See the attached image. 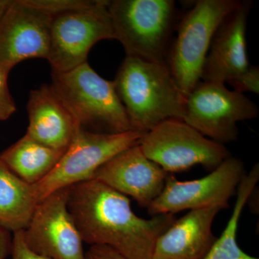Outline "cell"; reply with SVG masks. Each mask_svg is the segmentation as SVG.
<instances>
[{
  "label": "cell",
  "instance_id": "3957f363",
  "mask_svg": "<svg viewBox=\"0 0 259 259\" xmlns=\"http://www.w3.org/2000/svg\"><path fill=\"white\" fill-rule=\"evenodd\" d=\"M51 86L81 128L99 134L132 131L113 81L97 74L88 62L64 73H52Z\"/></svg>",
  "mask_w": 259,
  "mask_h": 259
},
{
  "label": "cell",
  "instance_id": "8fae6325",
  "mask_svg": "<svg viewBox=\"0 0 259 259\" xmlns=\"http://www.w3.org/2000/svg\"><path fill=\"white\" fill-rule=\"evenodd\" d=\"M70 187L53 192L35 207L23 233L32 252L49 259H83V241L68 208Z\"/></svg>",
  "mask_w": 259,
  "mask_h": 259
},
{
  "label": "cell",
  "instance_id": "5bb4252c",
  "mask_svg": "<svg viewBox=\"0 0 259 259\" xmlns=\"http://www.w3.org/2000/svg\"><path fill=\"white\" fill-rule=\"evenodd\" d=\"M251 5L242 2L218 27L204 61L201 77L203 81L229 83L250 66L245 33Z\"/></svg>",
  "mask_w": 259,
  "mask_h": 259
},
{
  "label": "cell",
  "instance_id": "2e32d148",
  "mask_svg": "<svg viewBox=\"0 0 259 259\" xmlns=\"http://www.w3.org/2000/svg\"><path fill=\"white\" fill-rule=\"evenodd\" d=\"M27 110L26 134L53 149L65 152L81 128L51 84L30 92Z\"/></svg>",
  "mask_w": 259,
  "mask_h": 259
},
{
  "label": "cell",
  "instance_id": "7c38bea8",
  "mask_svg": "<svg viewBox=\"0 0 259 259\" xmlns=\"http://www.w3.org/2000/svg\"><path fill=\"white\" fill-rule=\"evenodd\" d=\"M53 18L31 0H11L0 20V68L9 74L26 59H47Z\"/></svg>",
  "mask_w": 259,
  "mask_h": 259
},
{
  "label": "cell",
  "instance_id": "603a6c76",
  "mask_svg": "<svg viewBox=\"0 0 259 259\" xmlns=\"http://www.w3.org/2000/svg\"><path fill=\"white\" fill-rule=\"evenodd\" d=\"M11 254L13 259H49L29 249L24 241L23 231L14 233L12 239Z\"/></svg>",
  "mask_w": 259,
  "mask_h": 259
},
{
  "label": "cell",
  "instance_id": "7a4b0ae2",
  "mask_svg": "<svg viewBox=\"0 0 259 259\" xmlns=\"http://www.w3.org/2000/svg\"><path fill=\"white\" fill-rule=\"evenodd\" d=\"M113 83L132 131L146 134L163 121H183L187 97L166 63L126 56Z\"/></svg>",
  "mask_w": 259,
  "mask_h": 259
},
{
  "label": "cell",
  "instance_id": "9a60e30c",
  "mask_svg": "<svg viewBox=\"0 0 259 259\" xmlns=\"http://www.w3.org/2000/svg\"><path fill=\"white\" fill-rule=\"evenodd\" d=\"M223 206L192 209L158 237L153 259H203L217 237L212 226Z\"/></svg>",
  "mask_w": 259,
  "mask_h": 259
},
{
  "label": "cell",
  "instance_id": "8992f818",
  "mask_svg": "<svg viewBox=\"0 0 259 259\" xmlns=\"http://www.w3.org/2000/svg\"><path fill=\"white\" fill-rule=\"evenodd\" d=\"M144 135L134 131L99 134L80 128L52 171L32 185L37 202L56 191L93 180L102 165L122 151L139 145Z\"/></svg>",
  "mask_w": 259,
  "mask_h": 259
},
{
  "label": "cell",
  "instance_id": "484cf974",
  "mask_svg": "<svg viewBox=\"0 0 259 259\" xmlns=\"http://www.w3.org/2000/svg\"><path fill=\"white\" fill-rule=\"evenodd\" d=\"M11 0H0V20L3 18L5 12L9 6Z\"/></svg>",
  "mask_w": 259,
  "mask_h": 259
},
{
  "label": "cell",
  "instance_id": "4fadbf2b",
  "mask_svg": "<svg viewBox=\"0 0 259 259\" xmlns=\"http://www.w3.org/2000/svg\"><path fill=\"white\" fill-rule=\"evenodd\" d=\"M169 174L148 159L139 145L127 148L102 165L96 180L148 208L164 187Z\"/></svg>",
  "mask_w": 259,
  "mask_h": 259
},
{
  "label": "cell",
  "instance_id": "30bf717a",
  "mask_svg": "<svg viewBox=\"0 0 259 259\" xmlns=\"http://www.w3.org/2000/svg\"><path fill=\"white\" fill-rule=\"evenodd\" d=\"M245 174L244 163L231 156L198 180L180 181L168 175L163 191L148 207V212L154 216L212 206L226 209Z\"/></svg>",
  "mask_w": 259,
  "mask_h": 259
},
{
  "label": "cell",
  "instance_id": "d4e9b609",
  "mask_svg": "<svg viewBox=\"0 0 259 259\" xmlns=\"http://www.w3.org/2000/svg\"><path fill=\"white\" fill-rule=\"evenodd\" d=\"M12 238L10 232L0 227V259L11 254Z\"/></svg>",
  "mask_w": 259,
  "mask_h": 259
},
{
  "label": "cell",
  "instance_id": "7402d4cb",
  "mask_svg": "<svg viewBox=\"0 0 259 259\" xmlns=\"http://www.w3.org/2000/svg\"><path fill=\"white\" fill-rule=\"evenodd\" d=\"M8 74L0 68V121L8 120L16 111V105L8 88Z\"/></svg>",
  "mask_w": 259,
  "mask_h": 259
},
{
  "label": "cell",
  "instance_id": "44dd1931",
  "mask_svg": "<svg viewBox=\"0 0 259 259\" xmlns=\"http://www.w3.org/2000/svg\"><path fill=\"white\" fill-rule=\"evenodd\" d=\"M230 84L235 91L243 94L244 92L259 93V68L250 65L244 72L231 80Z\"/></svg>",
  "mask_w": 259,
  "mask_h": 259
},
{
  "label": "cell",
  "instance_id": "ac0fdd59",
  "mask_svg": "<svg viewBox=\"0 0 259 259\" xmlns=\"http://www.w3.org/2000/svg\"><path fill=\"white\" fill-rule=\"evenodd\" d=\"M64 152L44 146L28 135L0 154V159L15 175L30 185L47 176Z\"/></svg>",
  "mask_w": 259,
  "mask_h": 259
},
{
  "label": "cell",
  "instance_id": "d6986e66",
  "mask_svg": "<svg viewBox=\"0 0 259 259\" xmlns=\"http://www.w3.org/2000/svg\"><path fill=\"white\" fill-rule=\"evenodd\" d=\"M259 180V165L255 163L251 171L243 177L238 189L234 209L228 224L220 238H217L203 259H258L248 255L237 243L238 223L250 194L256 188Z\"/></svg>",
  "mask_w": 259,
  "mask_h": 259
},
{
  "label": "cell",
  "instance_id": "9c48e42d",
  "mask_svg": "<svg viewBox=\"0 0 259 259\" xmlns=\"http://www.w3.org/2000/svg\"><path fill=\"white\" fill-rule=\"evenodd\" d=\"M254 102L224 83L199 81L186 98L183 121L211 140L223 144L236 141L237 123L258 115Z\"/></svg>",
  "mask_w": 259,
  "mask_h": 259
},
{
  "label": "cell",
  "instance_id": "52a82bcc",
  "mask_svg": "<svg viewBox=\"0 0 259 259\" xmlns=\"http://www.w3.org/2000/svg\"><path fill=\"white\" fill-rule=\"evenodd\" d=\"M139 146L148 159L168 174L198 164L213 171L231 156L224 145L180 120L163 121L143 136Z\"/></svg>",
  "mask_w": 259,
  "mask_h": 259
},
{
  "label": "cell",
  "instance_id": "277c9868",
  "mask_svg": "<svg viewBox=\"0 0 259 259\" xmlns=\"http://www.w3.org/2000/svg\"><path fill=\"white\" fill-rule=\"evenodd\" d=\"M108 11L115 39L126 56L166 63L167 48L175 18L173 0H112Z\"/></svg>",
  "mask_w": 259,
  "mask_h": 259
},
{
  "label": "cell",
  "instance_id": "ffe728a7",
  "mask_svg": "<svg viewBox=\"0 0 259 259\" xmlns=\"http://www.w3.org/2000/svg\"><path fill=\"white\" fill-rule=\"evenodd\" d=\"M39 8L53 15L73 10H82L91 6L95 0H31Z\"/></svg>",
  "mask_w": 259,
  "mask_h": 259
},
{
  "label": "cell",
  "instance_id": "e0dca14e",
  "mask_svg": "<svg viewBox=\"0 0 259 259\" xmlns=\"http://www.w3.org/2000/svg\"><path fill=\"white\" fill-rule=\"evenodd\" d=\"M37 204L32 186L0 159V227L13 233L24 231Z\"/></svg>",
  "mask_w": 259,
  "mask_h": 259
},
{
  "label": "cell",
  "instance_id": "ba28073f",
  "mask_svg": "<svg viewBox=\"0 0 259 259\" xmlns=\"http://www.w3.org/2000/svg\"><path fill=\"white\" fill-rule=\"evenodd\" d=\"M109 1L95 0L82 10L54 15L47 60L53 73H64L88 62L97 42L115 39Z\"/></svg>",
  "mask_w": 259,
  "mask_h": 259
},
{
  "label": "cell",
  "instance_id": "5b68a950",
  "mask_svg": "<svg viewBox=\"0 0 259 259\" xmlns=\"http://www.w3.org/2000/svg\"><path fill=\"white\" fill-rule=\"evenodd\" d=\"M241 3L238 0H199L182 18L166 62L186 97L200 81L204 61L218 27Z\"/></svg>",
  "mask_w": 259,
  "mask_h": 259
},
{
  "label": "cell",
  "instance_id": "6da1fadb",
  "mask_svg": "<svg viewBox=\"0 0 259 259\" xmlns=\"http://www.w3.org/2000/svg\"><path fill=\"white\" fill-rule=\"evenodd\" d=\"M68 208L83 242L111 247L125 259H153L158 237L176 220L140 218L127 196L96 180L70 187Z\"/></svg>",
  "mask_w": 259,
  "mask_h": 259
},
{
  "label": "cell",
  "instance_id": "cb8c5ba5",
  "mask_svg": "<svg viewBox=\"0 0 259 259\" xmlns=\"http://www.w3.org/2000/svg\"><path fill=\"white\" fill-rule=\"evenodd\" d=\"M83 259H125L111 247L94 245L84 253Z\"/></svg>",
  "mask_w": 259,
  "mask_h": 259
}]
</instances>
